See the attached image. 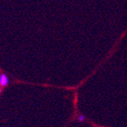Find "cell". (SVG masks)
<instances>
[{
  "label": "cell",
  "instance_id": "3957f363",
  "mask_svg": "<svg viewBox=\"0 0 127 127\" xmlns=\"http://www.w3.org/2000/svg\"><path fill=\"white\" fill-rule=\"evenodd\" d=\"M1 88H2V86L0 85V93H1V91H2V89H1Z\"/></svg>",
  "mask_w": 127,
  "mask_h": 127
},
{
  "label": "cell",
  "instance_id": "7a4b0ae2",
  "mask_svg": "<svg viewBox=\"0 0 127 127\" xmlns=\"http://www.w3.org/2000/svg\"><path fill=\"white\" fill-rule=\"evenodd\" d=\"M77 120L80 122V123H83V122H85V116H83V115H79L78 117H77Z\"/></svg>",
  "mask_w": 127,
  "mask_h": 127
},
{
  "label": "cell",
  "instance_id": "6da1fadb",
  "mask_svg": "<svg viewBox=\"0 0 127 127\" xmlns=\"http://www.w3.org/2000/svg\"><path fill=\"white\" fill-rule=\"evenodd\" d=\"M8 84H9L8 76L5 74H4V73H2V74L0 75V85L2 87H4V86H7Z\"/></svg>",
  "mask_w": 127,
  "mask_h": 127
}]
</instances>
